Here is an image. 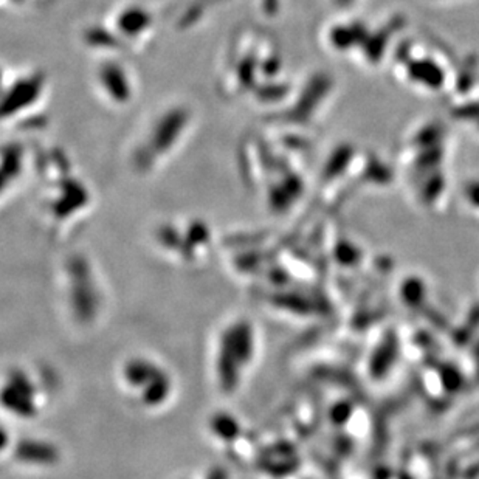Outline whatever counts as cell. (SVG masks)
I'll list each match as a JSON object with an SVG mask.
<instances>
[{
  "instance_id": "cell-1",
  "label": "cell",
  "mask_w": 479,
  "mask_h": 479,
  "mask_svg": "<svg viewBox=\"0 0 479 479\" xmlns=\"http://www.w3.org/2000/svg\"><path fill=\"white\" fill-rule=\"evenodd\" d=\"M412 73H414V76L417 79L425 81L427 85H431V87H436V85H439V83L442 81L441 72H439V69L433 64H427V62L417 64L412 67Z\"/></svg>"
},
{
  "instance_id": "cell-2",
  "label": "cell",
  "mask_w": 479,
  "mask_h": 479,
  "mask_svg": "<svg viewBox=\"0 0 479 479\" xmlns=\"http://www.w3.org/2000/svg\"><path fill=\"white\" fill-rule=\"evenodd\" d=\"M342 2H343V3H348V2H349V0H342Z\"/></svg>"
}]
</instances>
